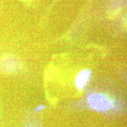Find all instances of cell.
<instances>
[{"instance_id": "6da1fadb", "label": "cell", "mask_w": 127, "mask_h": 127, "mask_svg": "<svg viewBox=\"0 0 127 127\" xmlns=\"http://www.w3.org/2000/svg\"><path fill=\"white\" fill-rule=\"evenodd\" d=\"M71 111H89L113 118L127 111V103L118 90L109 81L91 82L80 99L66 104Z\"/></svg>"}, {"instance_id": "7a4b0ae2", "label": "cell", "mask_w": 127, "mask_h": 127, "mask_svg": "<svg viewBox=\"0 0 127 127\" xmlns=\"http://www.w3.org/2000/svg\"><path fill=\"white\" fill-rule=\"evenodd\" d=\"M21 69L20 60L14 55L4 54L0 57V71L6 74H14Z\"/></svg>"}, {"instance_id": "3957f363", "label": "cell", "mask_w": 127, "mask_h": 127, "mask_svg": "<svg viewBox=\"0 0 127 127\" xmlns=\"http://www.w3.org/2000/svg\"><path fill=\"white\" fill-rule=\"evenodd\" d=\"M21 127H44L42 114L34 109L26 110L24 115Z\"/></svg>"}, {"instance_id": "277c9868", "label": "cell", "mask_w": 127, "mask_h": 127, "mask_svg": "<svg viewBox=\"0 0 127 127\" xmlns=\"http://www.w3.org/2000/svg\"><path fill=\"white\" fill-rule=\"evenodd\" d=\"M93 71L90 69H83L76 75L75 85L78 91L85 90L91 83L93 79Z\"/></svg>"}, {"instance_id": "5b68a950", "label": "cell", "mask_w": 127, "mask_h": 127, "mask_svg": "<svg viewBox=\"0 0 127 127\" xmlns=\"http://www.w3.org/2000/svg\"><path fill=\"white\" fill-rule=\"evenodd\" d=\"M46 108L45 106L43 105H39L36 107L35 108H34V109L35 111H38V112H41L42 110H44V109Z\"/></svg>"}, {"instance_id": "8992f818", "label": "cell", "mask_w": 127, "mask_h": 127, "mask_svg": "<svg viewBox=\"0 0 127 127\" xmlns=\"http://www.w3.org/2000/svg\"><path fill=\"white\" fill-rule=\"evenodd\" d=\"M125 81H126L127 82V77L125 78Z\"/></svg>"}, {"instance_id": "52a82bcc", "label": "cell", "mask_w": 127, "mask_h": 127, "mask_svg": "<svg viewBox=\"0 0 127 127\" xmlns=\"http://www.w3.org/2000/svg\"><path fill=\"white\" fill-rule=\"evenodd\" d=\"M21 1H24V0H21Z\"/></svg>"}]
</instances>
